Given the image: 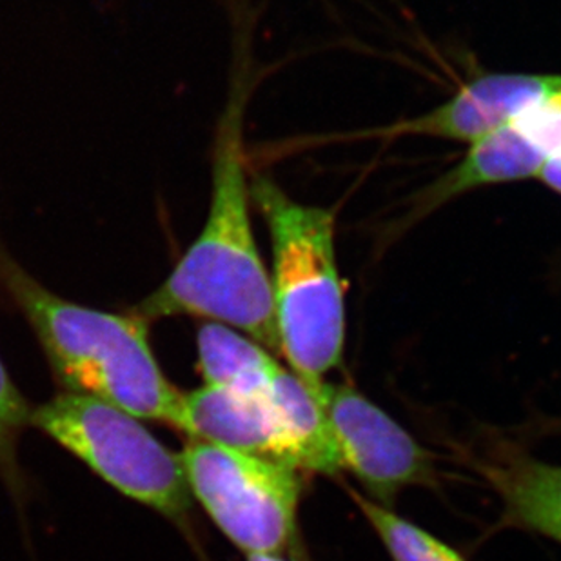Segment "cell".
<instances>
[{
  "mask_svg": "<svg viewBox=\"0 0 561 561\" xmlns=\"http://www.w3.org/2000/svg\"><path fill=\"white\" fill-rule=\"evenodd\" d=\"M248 561H291V560H287V558L282 557V554H251V557H248Z\"/></svg>",
  "mask_w": 561,
  "mask_h": 561,
  "instance_id": "9a60e30c",
  "label": "cell"
},
{
  "mask_svg": "<svg viewBox=\"0 0 561 561\" xmlns=\"http://www.w3.org/2000/svg\"><path fill=\"white\" fill-rule=\"evenodd\" d=\"M0 287L32 325L60 387L184 433V398L160 369L149 323L64 300L0 245Z\"/></svg>",
  "mask_w": 561,
  "mask_h": 561,
  "instance_id": "7a4b0ae2",
  "label": "cell"
},
{
  "mask_svg": "<svg viewBox=\"0 0 561 561\" xmlns=\"http://www.w3.org/2000/svg\"><path fill=\"white\" fill-rule=\"evenodd\" d=\"M196 345L206 386L264 397L282 369L271 351L222 323H204L196 334Z\"/></svg>",
  "mask_w": 561,
  "mask_h": 561,
  "instance_id": "8fae6325",
  "label": "cell"
},
{
  "mask_svg": "<svg viewBox=\"0 0 561 561\" xmlns=\"http://www.w3.org/2000/svg\"><path fill=\"white\" fill-rule=\"evenodd\" d=\"M317 391L328 416L340 466L358 478L375 502L387 505L402 489L435 485L433 456L364 394L322 380Z\"/></svg>",
  "mask_w": 561,
  "mask_h": 561,
  "instance_id": "8992f818",
  "label": "cell"
},
{
  "mask_svg": "<svg viewBox=\"0 0 561 561\" xmlns=\"http://www.w3.org/2000/svg\"><path fill=\"white\" fill-rule=\"evenodd\" d=\"M30 425L84 461L104 482L173 522L191 511L181 456L160 444L135 414L96 398L62 392L32 409Z\"/></svg>",
  "mask_w": 561,
  "mask_h": 561,
  "instance_id": "277c9868",
  "label": "cell"
},
{
  "mask_svg": "<svg viewBox=\"0 0 561 561\" xmlns=\"http://www.w3.org/2000/svg\"><path fill=\"white\" fill-rule=\"evenodd\" d=\"M32 409L19 387L13 383L0 360V474L11 488L21 483L16 467V442L22 430L30 424Z\"/></svg>",
  "mask_w": 561,
  "mask_h": 561,
  "instance_id": "4fadbf2b",
  "label": "cell"
},
{
  "mask_svg": "<svg viewBox=\"0 0 561 561\" xmlns=\"http://www.w3.org/2000/svg\"><path fill=\"white\" fill-rule=\"evenodd\" d=\"M179 456L191 496L240 551L282 554L295 543L302 494L298 469L195 438Z\"/></svg>",
  "mask_w": 561,
  "mask_h": 561,
  "instance_id": "5b68a950",
  "label": "cell"
},
{
  "mask_svg": "<svg viewBox=\"0 0 561 561\" xmlns=\"http://www.w3.org/2000/svg\"><path fill=\"white\" fill-rule=\"evenodd\" d=\"M557 157L547 127L535 107L499 131L469 146L456 168L425 191L422 206L431 211L439 204L480 187L540 179L549 160Z\"/></svg>",
  "mask_w": 561,
  "mask_h": 561,
  "instance_id": "ba28073f",
  "label": "cell"
},
{
  "mask_svg": "<svg viewBox=\"0 0 561 561\" xmlns=\"http://www.w3.org/2000/svg\"><path fill=\"white\" fill-rule=\"evenodd\" d=\"M351 500L371 525L392 561H466L436 536L392 513L387 505L347 489Z\"/></svg>",
  "mask_w": 561,
  "mask_h": 561,
  "instance_id": "7c38bea8",
  "label": "cell"
},
{
  "mask_svg": "<svg viewBox=\"0 0 561 561\" xmlns=\"http://www.w3.org/2000/svg\"><path fill=\"white\" fill-rule=\"evenodd\" d=\"M474 467L502 500L503 524L561 543V466L502 450Z\"/></svg>",
  "mask_w": 561,
  "mask_h": 561,
  "instance_id": "30bf717a",
  "label": "cell"
},
{
  "mask_svg": "<svg viewBox=\"0 0 561 561\" xmlns=\"http://www.w3.org/2000/svg\"><path fill=\"white\" fill-rule=\"evenodd\" d=\"M251 201L264 217L273 250V306L280 355L309 386L340 366L345 344V286L331 209L287 195L254 175Z\"/></svg>",
  "mask_w": 561,
  "mask_h": 561,
  "instance_id": "3957f363",
  "label": "cell"
},
{
  "mask_svg": "<svg viewBox=\"0 0 561 561\" xmlns=\"http://www.w3.org/2000/svg\"><path fill=\"white\" fill-rule=\"evenodd\" d=\"M560 85L561 75H480L433 112L381 133L387 137L442 138L472 146L538 106Z\"/></svg>",
  "mask_w": 561,
  "mask_h": 561,
  "instance_id": "52a82bcc",
  "label": "cell"
},
{
  "mask_svg": "<svg viewBox=\"0 0 561 561\" xmlns=\"http://www.w3.org/2000/svg\"><path fill=\"white\" fill-rule=\"evenodd\" d=\"M540 181L561 195V157H554L547 162L541 171Z\"/></svg>",
  "mask_w": 561,
  "mask_h": 561,
  "instance_id": "5bb4252c",
  "label": "cell"
},
{
  "mask_svg": "<svg viewBox=\"0 0 561 561\" xmlns=\"http://www.w3.org/2000/svg\"><path fill=\"white\" fill-rule=\"evenodd\" d=\"M184 411V433L191 438L295 467L286 431L270 392L264 397H248L224 387L204 386L186 394Z\"/></svg>",
  "mask_w": 561,
  "mask_h": 561,
  "instance_id": "9c48e42d",
  "label": "cell"
},
{
  "mask_svg": "<svg viewBox=\"0 0 561 561\" xmlns=\"http://www.w3.org/2000/svg\"><path fill=\"white\" fill-rule=\"evenodd\" d=\"M244 57L234 69L228 102L217 124L206 224L164 284L129 312L148 323L170 317L204 318L242 331L280 355L271 276L251 224L253 201L244 151L251 82Z\"/></svg>",
  "mask_w": 561,
  "mask_h": 561,
  "instance_id": "6da1fadb",
  "label": "cell"
}]
</instances>
